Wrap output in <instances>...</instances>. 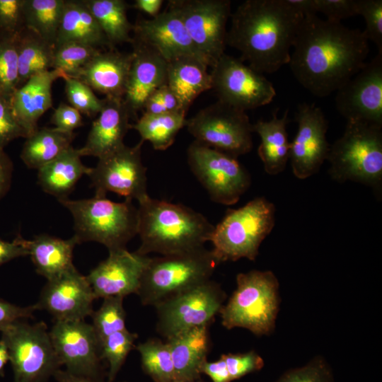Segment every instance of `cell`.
Here are the masks:
<instances>
[{"label": "cell", "mask_w": 382, "mask_h": 382, "mask_svg": "<svg viewBox=\"0 0 382 382\" xmlns=\"http://www.w3.org/2000/svg\"><path fill=\"white\" fill-rule=\"evenodd\" d=\"M289 65L298 82L323 98L336 92L367 62L369 41L359 29L306 14Z\"/></svg>", "instance_id": "6da1fadb"}, {"label": "cell", "mask_w": 382, "mask_h": 382, "mask_svg": "<svg viewBox=\"0 0 382 382\" xmlns=\"http://www.w3.org/2000/svg\"><path fill=\"white\" fill-rule=\"evenodd\" d=\"M303 17L288 0H246L231 15L226 45L256 71L274 73L289 64Z\"/></svg>", "instance_id": "7a4b0ae2"}, {"label": "cell", "mask_w": 382, "mask_h": 382, "mask_svg": "<svg viewBox=\"0 0 382 382\" xmlns=\"http://www.w3.org/2000/svg\"><path fill=\"white\" fill-rule=\"evenodd\" d=\"M138 203V253H180L204 247L209 241L214 226L192 209L150 196Z\"/></svg>", "instance_id": "3957f363"}, {"label": "cell", "mask_w": 382, "mask_h": 382, "mask_svg": "<svg viewBox=\"0 0 382 382\" xmlns=\"http://www.w3.org/2000/svg\"><path fill=\"white\" fill-rule=\"evenodd\" d=\"M382 127L347 120L343 134L330 144L329 174L338 182L352 181L381 190Z\"/></svg>", "instance_id": "277c9868"}, {"label": "cell", "mask_w": 382, "mask_h": 382, "mask_svg": "<svg viewBox=\"0 0 382 382\" xmlns=\"http://www.w3.org/2000/svg\"><path fill=\"white\" fill-rule=\"evenodd\" d=\"M71 214L79 243L94 241L108 252L125 249L138 233V208L132 200L116 202L106 197L58 200Z\"/></svg>", "instance_id": "5b68a950"}, {"label": "cell", "mask_w": 382, "mask_h": 382, "mask_svg": "<svg viewBox=\"0 0 382 382\" xmlns=\"http://www.w3.org/2000/svg\"><path fill=\"white\" fill-rule=\"evenodd\" d=\"M220 263L205 247L150 257L137 294L144 306L161 302L211 279Z\"/></svg>", "instance_id": "8992f818"}, {"label": "cell", "mask_w": 382, "mask_h": 382, "mask_svg": "<svg viewBox=\"0 0 382 382\" xmlns=\"http://www.w3.org/2000/svg\"><path fill=\"white\" fill-rule=\"evenodd\" d=\"M275 224V207L264 197H256L238 209H228L214 226L209 241L219 263L247 258L254 261L262 242Z\"/></svg>", "instance_id": "52a82bcc"}, {"label": "cell", "mask_w": 382, "mask_h": 382, "mask_svg": "<svg viewBox=\"0 0 382 382\" xmlns=\"http://www.w3.org/2000/svg\"><path fill=\"white\" fill-rule=\"evenodd\" d=\"M279 282L272 271L236 276V288L219 313L224 328H242L261 336L272 332L279 311Z\"/></svg>", "instance_id": "ba28073f"}, {"label": "cell", "mask_w": 382, "mask_h": 382, "mask_svg": "<svg viewBox=\"0 0 382 382\" xmlns=\"http://www.w3.org/2000/svg\"><path fill=\"white\" fill-rule=\"evenodd\" d=\"M8 352L13 382H47L62 366L43 321L18 320L1 332Z\"/></svg>", "instance_id": "9c48e42d"}, {"label": "cell", "mask_w": 382, "mask_h": 382, "mask_svg": "<svg viewBox=\"0 0 382 382\" xmlns=\"http://www.w3.org/2000/svg\"><path fill=\"white\" fill-rule=\"evenodd\" d=\"M195 141L238 158L253 148V124L245 112L217 100L186 120Z\"/></svg>", "instance_id": "30bf717a"}, {"label": "cell", "mask_w": 382, "mask_h": 382, "mask_svg": "<svg viewBox=\"0 0 382 382\" xmlns=\"http://www.w3.org/2000/svg\"><path fill=\"white\" fill-rule=\"evenodd\" d=\"M191 171L211 199L233 205L248 190L250 175L237 158L193 141L187 150Z\"/></svg>", "instance_id": "8fae6325"}, {"label": "cell", "mask_w": 382, "mask_h": 382, "mask_svg": "<svg viewBox=\"0 0 382 382\" xmlns=\"http://www.w3.org/2000/svg\"><path fill=\"white\" fill-rule=\"evenodd\" d=\"M226 299L220 285L209 279L161 302L157 331L166 339L187 330L209 325Z\"/></svg>", "instance_id": "7c38bea8"}, {"label": "cell", "mask_w": 382, "mask_h": 382, "mask_svg": "<svg viewBox=\"0 0 382 382\" xmlns=\"http://www.w3.org/2000/svg\"><path fill=\"white\" fill-rule=\"evenodd\" d=\"M211 69V89L217 100L240 110L266 105L277 94L270 81L240 58L224 53Z\"/></svg>", "instance_id": "4fadbf2b"}, {"label": "cell", "mask_w": 382, "mask_h": 382, "mask_svg": "<svg viewBox=\"0 0 382 382\" xmlns=\"http://www.w3.org/2000/svg\"><path fill=\"white\" fill-rule=\"evenodd\" d=\"M231 5L229 0H170L167 4L212 66L225 53Z\"/></svg>", "instance_id": "5bb4252c"}, {"label": "cell", "mask_w": 382, "mask_h": 382, "mask_svg": "<svg viewBox=\"0 0 382 382\" xmlns=\"http://www.w3.org/2000/svg\"><path fill=\"white\" fill-rule=\"evenodd\" d=\"M141 140L134 146L125 144L102 158L87 175L95 189V196L105 197L108 192L125 199L139 202L149 195L147 192L146 168L141 160Z\"/></svg>", "instance_id": "9a60e30c"}, {"label": "cell", "mask_w": 382, "mask_h": 382, "mask_svg": "<svg viewBox=\"0 0 382 382\" xmlns=\"http://www.w3.org/2000/svg\"><path fill=\"white\" fill-rule=\"evenodd\" d=\"M49 335L65 370L76 375L105 380L100 345L91 324L85 320H54Z\"/></svg>", "instance_id": "2e32d148"}, {"label": "cell", "mask_w": 382, "mask_h": 382, "mask_svg": "<svg viewBox=\"0 0 382 382\" xmlns=\"http://www.w3.org/2000/svg\"><path fill=\"white\" fill-rule=\"evenodd\" d=\"M335 103L347 121L382 127V53L378 52L336 91Z\"/></svg>", "instance_id": "e0dca14e"}, {"label": "cell", "mask_w": 382, "mask_h": 382, "mask_svg": "<svg viewBox=\"0 0 382 382\" xmlns=\"http://www.w3.org/2000/svg\"><path fill=\"white\" fill-rule=\"evenodd\" d=\"M296 134L290 142L289 158L294 175L306 179L318 173L327 160L330 144L326 138L328 121L314 103L299 104L296 114Z\"/></svg>", "instance_id": "ac0fdd59"}, {"label": "cell", "mask_w": 382, "mask_h": 382, "mask_svg": "<svg viewBox=\"0 0 382 382\" xmlns=\"http://www.w3.org/2000/svg\"><path fill=\"white\" fill-rule=\"evenodd\" d=\"M95 299L86 276L73 266L47 280L34 305L37 310L49 313L54 320H81L92 315Z\"/></svg>", "instance_id": "d6986e66"}, {"label": "cell", "mask_w": 382, "mask_h": 382, "mask_svg": "<svg viewBox=\"0 0 382 382\" xmlns=\"http://www.w3.org/2000/svg\"><path fill=\"white\" fill-rule=\"evenodd\" d=\"M149 260L148 255L126 248L110 251L108 257L86 276L96 298L137 294Z\"/></svg>", "instance_id": "ffe728a7"}, {"label": "cell", "mask_w": 382, "mask_h": 382, "mask_svg": "<svg viewBox=\"0 0 382 382\" xmlns=\"http://www.w3.org/2000/svg\"><path fill=\"white\" fill-rule=\"evenodd\" d=\"M131 44L132 60L122 100L131 119L137 121L149 96L166 85L168 62L153 47L134 37Z\"/></svg>", "instance_id": "44dd1931"}, {"label": "cell", "mask_w": 382, "mask_h": 382, "mask_svg": "<svg viewBox=\"0 0 382 382\" xmlns=\"http://www.w3.org/2000/svg\"><path fill=\"white\" fill-rule=\"evenodd\" d=\"M133 35L151 45L167 61L191 56L212 67L210 61L197 48L180 17L168 8L151 19H138Z\"/></svg>", "instance_id": "7402d4cb"}, {"label": "cell", "mask_w": 382, "mask_h": 382, "mask_svg": "<svg viewBox=\"0 0 382 382\" xmlns=\"http://www.w3.org/2000/svg\"><path fill=\"white\" fill-rule=\"evenodd\" d=\"M131 117L122 99L103 98V108L93 121L86 141L77 149L81 156L98 158L124 145V138L132 128Z\"/></svg>", "instance_id": "603a6c76"}, {"label": "cell", "mask_w": 382, "mask_h": 382, "mask_svg": "<svg viewBox=\"0 0 382 382\" xmlns=\"http://www.w3.org/2000/svg\"><path fill=\"white\" fill-rule=\"evenodd\" d=\"M132 53L115 49L99 51L77 73V79L105 98L123 99Z\"/></svg>", "instance_id": "cb8c5ba5"}, {"label": "cell", "mask_w": 382, "mask_h": 382, "mask_svg": "<svg viewBox=\"0 0 382 382\" xmlns=\"http://www.w3.org/2000/svg\"><path fill=\"white\" fill-rule=\"evenodd\" d=\"M66 77L62 71L57 69L37 74L17 88L11 96L13 113L27 137L38 129L39 119L52 108V87L54 82Z\"/></svg>", "instance_id": "d4e9b609"}, {"label": "cell", "mask_w": 382, "mask_h": 382, "mask_svg": "<svg viewBox=\"0 0 382 382\" xmlns=\"http://www.w3.org/2000/svg\"><path fill=\"white\" fill-rule=\"evenodd\" d=\"M208 327L194 328L166 339L174 366L175 382L200 378L209 352Z\"/></svg>", "instance_id": "484cf974"}, {"label": "cell", "mask_w": 382, "mask_h": 382, "mask_svg": "<svg viewBox=\"0 0 382 382\" xmlns=\"http://www.w3.org/2000/svg\"><path fill=\"white\" fill-rule=\"evenodd\" d=\"M208 67L206 62L191 56L168 62L166 85L177 96L186 113L201 93L212 88Z\"/></svg>", "instance_id": "4316f807"}, {"label": "cell", "mask_w": 382, "mask_h": 382, "mask_svg": "<svg viewBox=\"0 0 382 382\" xmlns=\"http://www.w3.org/2000/svg\"><path fill=\"white\" fill-rule=\"evenodd\" d=\"M21 243L28 251V255L36 272L51 279L72 267L73 251L79 241L75 236L64 240L46 234L27 240L21 236Z\"/></svg>", "instance_id": "83f0119b"}, {"label": "cell", "mask_w": 382, "mask_h": 382, "mask_svg": "<svg viewBox=\"0 0 382 382\" xmlns=\"http://www.w3.org/2000/svg\"><path fill=\"white\" fill-rule=\"evenodd\" d=\"M277 111L273 113L271 120H260L253 124V132L260 138L258 156L265 172L272 175L282 173L289 158L290 142L286 132L289 110H286L282 117H277Z\"/></svg>", "instance_id": "f1b7e54d"}, {"label": "cell", "mask_w": 382, "mask_h": 382, "mask_svg": "<svg viewBox=\"0 0 382 382\" xmlns=\"http://www.w3.org/2000/svg\"><path fill=\"white\" fill-rule=\"evenodd\" d=\"M75 42L98 48L109 43L83 0H65L54 46Z\"/></svg>", "instance_id": "f546056e"}, {"label": "cell", "mask_w": 382, "mask_h": 382, "mask_svg": "<svg viewBox=\"0 0 382 382\" xmlns=\"http://www.w3.org/2000/svg\"><path fill=\"white\" fill-rule=\"evenodd\" d=\"M78 150L72 146L38 169V183L42 190L57 198H67L76 183L91 170L83 165Z\"/></svg>", "instance_id": "4dcf8cb0"}, {"label": "cell", "mask_w": 382, "mask_h": 382, "mask_svg": "<svg viewBox=\"0 0 382 382\" xmlns=\"http://www.w3.org/2000/svg\"><path fill=\"white\" fill-rule=\"evenodd\" d=\"M18 87L33 76L53 69L54 46L33 30L25 27L16 35Z\"/></svg>", "instance_id": "1f68e13d"}, {"label": "cell", "mask_w": 382, "mask_h": 382, "mask_svg": "<svg viewBox=\"0 0 382 382\" xmlns=\"http://www.w3.org/2000/svg\"><path fill=\"white\" fill-rule=\"evenodd\" d=\"M75 137L55 127L38 128L25 138L21 158L28 168L38 170L71 146Z\"/></svg>", "instance_id": "d6a6232c"}, {"label": "cell", "mask_w": 382, "mask_h": 382, "mask_svg": "<svg viewBox=\"0 0 382 382\" xmlns=\"http://www.w3.org/2000/svg\"><path fill=\"white\" fill-rule=\"evenodd\" d=\"M96 18L104 35L110 50L115 45L125 42L131 43L134 25L127 15V3L124 0H83Z\"/></svg>", "instance_id": "836d02e7"}, {"label": "cell", "mask_w": 382, "mask_h": 382, "mask_svg": "<svg viewBox=\"0 0 382 382\" xmlns=\"http://www.w3.org/2000/svg\"><path fill=\"white\" fill-rule=\"evenodd\" d=\"M186 113L183 111L143 115L132 128L138 132L143 141H149L153 148L164 151L174 142L178 132L185 126Z\"/></svg>", "instance_id": "e575fe53"}, {"label": "cell", "mask_w": 382, "mask_h": 382, "mask_svg": "<svg viewBox=\"0 0 382 382\" xmlns=\"http://www.w3.org/2000/svg\"><path fill=\"white\" fill-rule=\"evenodd\" d=\"M65 0H23L25 25L54 46Z\"/></svg>", "instance_id": "d590c367"}, {"label": "cell", "mask_w": 382, "mask_h": 382, "mask_svg": "<svg viewBox=\"0 0 382 382\" xmlns=\"http://www.w3.org/2000/svg\"><path fill=\"white\" fill-rule=\"evenodd\" d=\"M141 357V366L155 382H175L174 366L168 344L149 339L135 346Z\"/></svg>", "instance_id": "8d00e7d4"}, {"label": "cell", "mask_w": 382, "mask_h": 382, "mask_svg": "<svg viewBox=\"0 0 382 382\" xmlns=\"http://www.w3.org/2000/svg\"><path fill=\"white\" fill-rule=\"evenodd\" d=\"M137 334L127 328L112 333L100 343L102 360L108 364L107 382H113L130 351L135 348Z\"/></svg>", "instance_id": "74e56055"}, {"label": "cell", "mask_w": 382, "mask_h": 382, "mask_svg": "<svg viewBox=\"0 0 382 382\" xmlns=\"http://www.w3.org/2000/svg\"><path fill=\"white\" fill-rule=\"evenodd\" d=\"M123 300L120 296L104 298L100 307L91 316L99 345L110 335L127 328Z\"/></svg>", "instance_id": "f35d334b"}, {"label": "cell", "mask_w": 382, "mask_h": 382, "mask_svg": "<svg viewBox=\"0 0 382 382\" xmlns=\"http://www.w3.org/2000/svg\"><path fill=\"white\" fill-rule=\"evenodd\" d=\"M101 50L88 45L69 42L54 46L53 69L74 78L79 71Z\"/></svg>", "instance_id": "ab89813d"}, {"label": "cell", "mask_w": 382, "mask_h": 382, "mask_svg": "<svg viewBox=\"0 0 382 382\" xmlns=\"http://www.w3.org/2000/svg\"><path fill=\"white\" fill-rule=\"evenodd\" d=\"M16 35L0 32V94L8 97L18 83Z\"/></svg>", "instance_id": "60d3db41"}, {"label": "cell", "mask_w": 382, "mask_h": 382, "mask_svg": "<svg viewBox=\"0 0 382 382\" xmlns=\"http://www.w3.org/2000/svg\"><path fill=\"white\" fill-rule=\"evenodd\" d=\"M64 80L70 105L89 117L98 115L103 108V99H99L91 87L77 79L66 76Z\"/></svg>", "instance_id": "b9f144b4"}, {"label": "cell", "mask_w": 382, "mask_h": 382, "mask_svg": "<svg viewBox=\"0 0 382 382\" xmlns=\"http://www.w3.org/2000/svg\"><path fill=\"white\" fill-rule=\"evenodd\" d=\"M358 15L365 21L363 32L366 39L376 45L378 53H382V1L358 0Z\"/></svg>", "instance_id": "7bdbcfd3"}, {"label": "cell", "mask_w": 382, "mask_h": 382, "mask_svg": "<svg viewBox=\"0 0 382 382\" xmlns=\"http://www.w3.org/2000/svg\"><path fill=\"white\" fill-rule=\"evenodd\" d=\"M276 382H333L328 363L316 357L306 365L285 372Z\"/></svg>", "instance_id": "ee69618b"}, {"label": "cell", "mask_w": 382, "mask_h": 382, "mask_svg": "<svg viewBox=\"0 0 382 382\" xmlns=\"http://www.w3.org/2000/svg\"><path fill=\"white\" fill-rule=\"evenodd\" d=\"M225 361L231 381L260 370L264 366L262 358L255 351L245 353L224 354L221 355Z\"/></svg>", "instance_id": "f6af8a7d"}, {"label": "cell", "mask_w": 382, "mask_h": 382, "mask_svg": "<svg viewBox=\"0 0 382 382\" xmlns=\"http://www.w3.org/2000/svg\"><path fill=\"white\" fill-rule=\"evenodd\" d=\"M18 137L27 135L15 117L11 97L0 94V149Z\"/></svg>", "instance_id": "bcb514c9"}, {"label": "cell", "mask_w": 382, "mask_h": 382, "mask_svg": "<svg viewBox=\"0 0 382 382\" xmlns=\"http://www.w3.org/2000/svg\"><path fill=\"white\" fill-rule=\"evenodd\" d=\"M25 27L23 0H0V32L16 35Z\"/></svg>", "instance_id": "7dc6e473"}, {"label": "cell", "mask_w": 382, "mask_h": 382, "mask_svg": "<svg viewBox=\"0 0 382 382\" xmlns=\"http://www.w3.org/2000/svg\"><path fill=\"white\" fill-rule=\"evenodd\" d=\"M358 0H313L315 13H321L333 22L357 16Z\"/></svg>", "instance_id": "c3c4849f"}, {"label": "cell", "mask_w": 382, "mask_h": 382, "mask_svg": "<svg viewBox=\"0 0 382 382\" xmlns=\"http://www.w3.org/2000/svg\"><path fill=\"white\" fill-rule=\"evenodd\" d=\"M177 111L184 112L177 96L167 85H164L149 96L142 112L147 114H161Z\"/></svg>", "instance_id": "681fc988"}, {"label": "cell", "mask_w": 382, "mask_h": 382, "mask_svg": "<svg viewBox=\"0 0 382 382\" xmlns=\"http://www.w3.org/2000/svg\"><path fill=\"white\" fill-rule=\"evenodd\" d=\"M51 122L55 128L66 132H74L83 125L81 113L64 103H61L54 110Z\"/></svg>", "instance_id": "f907efd6"}, {"label": "cell", "mask_w": 382, "mask_h": 382, "mask_svg": "<svg viewBox=\"0 0 382 382\" xmlns=\"http://www.w3.org/2000/svg\"><path fill=\"white\" fill-rule=\"evenodd\" d=\"M37 311L35 305L20 306L0 299V331L2 332L13 323L33 318Z\"/></svg>", "instance_id": "816d5d0a"}, {"label": "cell", "mask_w": 382, "mask_h": 382, "mask_svg": "<svg viewBox=\"0 0 382 382\" xmlns=\"http://www.w3.org/2000/svg\"><path fill=\"white\" fill-rule=\"evenodd\" d=\"M26 255H28V251L21 243V236H17L11 242L0 238V265Z\"/></svg>", "instance_id": "f5cc1de1"}, {"label": "cell", "mask_w": 382, "mask_h": 382, "mask_svg": "<svg viewBox=\"0 0 382 382\" xmlns=\"http://www.w3.org/2000/svg\"><path fill=\"white\" fill-rule=\"evenodd\" d=\"M201 373L208 376L212 382H231L226 363L223 357L214 361H205Z\"/></svg>", "instance_id": "db71d44e"}, {"label": "cell", "mask_w": 382, "mask_h": 382, "mask_svg": "<svg viewBox=\"0 0 382 382\" xmlns=\"http://www.w3.org/2000/svg\"><path fill=\"white\" fill-rule=\"evenodd\" d=\"M13 170V163L9 156L0 149V199L8 191Z\"/></svg>", "instance_id": "11a10c76"}, {"label": "cell", "mask_w": 382, "mask_h": 382, "mask_svg": "<svg viewBox=\"0 0 382 382\" xmlns=\"http://www.w3.org/2000/svg\"><path fill=\"white\" fill-rule=\"evenodd\" d=\"M163 0H136L133 7L154 18L161 13Z\"/></svg>", "instance_id": "9f6ffc18"}, {"label": "cell", "mask_w": 382, "mask_h": 382, "mask_svg": "<svg viewBox=\"0 0 382 382\" xmlns=\"http://www.w3.org/2000/svg\"><path fill=\"white\" fill-rule=\"evenodd\" d=\"M52 377L57 382H105V380L76 375L61 369H57Z\"/></svg>", "instance_id": "6f0895ef"}, {"label": "cell", "mask_w": 382, "mask_h": 382, "mask_svg": "<svg viewBox=\"0 0 382 382\" xmlns=\"http://www.w3.org/2000/svg\"><path fill=\"white\" fill-rule=\"evenodd\" d=\"M10 360L8 347L5 341L0 340V377L4 376V369L8 361Z\"/></svg>", "instance_id": "680465c9"}, {"label": "cell", "mask_w": 382, "mask_h": 382, "mask_svg": "<svg viewBox=\"0 0 382 382\" xmlns=\"http://www.w3.org/2000/svg\"><path fill=\"white\" fill-rule=\"evenodd\" d=\"M186 382H204V381H202L200 380V378H199V379L193 380V381H186Z\"/></svg>", "instance_id": "91938a15"}]
</instances>
